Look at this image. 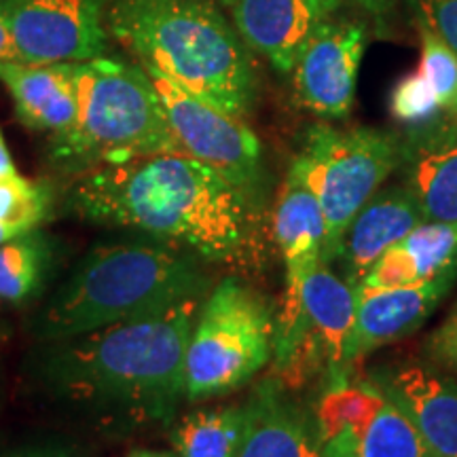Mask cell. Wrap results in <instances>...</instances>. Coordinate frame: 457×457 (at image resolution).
Instances as JSON below:
<instances>
[{
  "instance_id": "cell-35",
  "label": "cell",
  "mask_w": 457,
  "mask_h": 457,
  "mask_svg": "<svg viewBox=\"0 0 457 457\" xmlns=\"http://www.w3.org/2000/svg\"><path fill=\"white\" fill-rule=\"evenodd\" d=\"M15 236H17V233L11 231V228H7V227H3V225H0V244H3V242H7V239L15 237Z\"/></svg>"
},
{
  "instance_id": "cell-21",
  "label": "cell",
  "mask_w": 457,
  "mask_h": 457,
  "mask_svg": "<svg viewBox=\"0 0 457 457\" xmlns=\"http://www.w3.org/2000/svg\"><path fill=\"white\" fill-rule=\"evenodd\" d=\"M322 457H438L403 411L384 400L362 428H352L320 443Z\"/></svg>"
},
{
  "instance_id": "cell-17",
  "label": "cell",
  "mask_w": 457,
  "mask_h": 457,
  "mask_svg": "<svg viewBox=\"0 0 457 457\" xmlns=\"http://www.w3.org/2000/svg\"><path fill=\"white\" fill-rule=\"evenodd\" d=\"M77 66L79 62H0V83L7 87L17 119L28 129L57 136L74 123L79 106Z\"/></svg>"
},
{
  "instance_id": "cell-19",
  "label": "cell",
  "mask_w": 457,
  "mask_h": 457,
  "mask_svg": "<svg viewBox=\"0 0 457 457\" xmlns=\"http://www.w3.org/2000/svg\"><path fill=\"white\" fill-rule=\"evenodd\" d=\"M457 270V222H421L386 250L358 286L396 288Z\"/></svg>"
},
{
  "instance_id": "cell-2",
  "label": "cell",
  "mask_w": 457,
  "mask_h": 457,
  "mask_svg": "<svg viewBox=\"0 0 457 457\" xmlns=\"http://www.w3.org/2000/svg\"><path fill=\"white\" fill-rule=\"evenodd\" d=\"M204 299L205 293L193 295L163 310L54 341L41 362L45 386L131 424H170L187 396V347Z\"/></svg>"
},
{
  "instance_id": "cell-25",
  "label": "cell",
  "mask_w": 457,
  "mask_h": 457,
  "mask_svg": "<svg viewBox=\"0 0 457 457\" xmlns=\"http://www.w3.org/2000/svg\"><path fill=\"white\" fill-rule=\"evenodd\" d=\"M54 210V188L49 182L28 180L21 174L0 176V225L26 233L41 227Z\"/></svg>"
},
{
  "instance_id": "cell-8",
  "label": "cell",
  "mask_w": 457,
  "mask_h": 457,
  "mask_svg": "<svg viewBox=\"0 0 457 457\" xmlns=\"http://www.w3.org/2000/svg\"><path fill=\"white\" fill-rule=\"evenodd\" d=\"M146 72L155 85L182 155L216 170L231 185L242 188L245 195L265 204L262 148L244 119L195 98L163 74Z\"/></svg>"
},
{
  "instance_id": "cell-22",
  "label": "cell",
  "mask_w": 457,
  "mask_h": 457,
  "mask_svg": "<svg viewBox=\"0 0 457 457\" xmlns=\"http://www.w3.org/2000/svg\"><path fill=\"white\" fill-rule=\"evenodd\" d=\"M57 259L55 239L41 227L0 244V301L21 305L43 290Z\"/></svg>"
},
{
  "instance_id": "cell-1",
  "label": "cell",
  "mask_w": 457,
  "mask_h": 457,
  "mask_svg": "<svg viewBox=\"0 0 457 457\" xmlns=\"http://www.w3.org/2000/svg\"><path fill=\"white\" fill-rule=\"evenodd\" d=\"M68 205L85 220L134 228L204 262L248 271L267 256L265 204L182 153L81 171Z\"/></svg>"
},
{
  "instance_id": "cell-23",
  "label": "cell",
  "mask_w": 457,
  "mask_h": 457,
  "mask_svg": "<svg viewBox=\"0 0 457 457\" xmlns=\"http://www.w3.org/2000/svg\"><path fill=\"white\" fill-rule=\"evenodd\" d=\"M245 430V403L199 409L171 428V447L179 457H237Z\"/></svg>"
},
{
  "instance_id": "cell-29",
  "label": "cell",
  "mask_w": 457,
  "mask_h": 457,
  "mask_svg": "<svg viewBox=\"0 0 457 457\" xmlns=\"http://www.w3.org/2000/svg\"><path fill=\"white\" fill-rule=\"evenodd\" d=\"M426 353L434 362L457 375V301L447 318L428 337Z\"/></svg>"
},
{
  "instance_id": "cell-15",
  "label": "cell",
  "mask_w": 457,
  "mask_h": 457,
  "mask_svg": "<svg viewBox=\"0 0 457 457\" xmlns=\"http://www.w3.org/2000/svg\"><path fill=\"white\" fill-rule=\"evenodd\" d=\"M239 37L279 74L293 72L313 30L328 20L320 0H227Z\"/></svg>"
},
{
  "instance_id": "cell-28",
  "label": "cell",
  "mask_w": 457,
  "mask_h": 457,
  "mask_svg": "<svg viewBox=\"0 0 457 457\" xmlns=\"http://www.w3.org/2000/svg\"><path fill=\"white\" fill-rule=\"evenodd\" d=\"M417 24H424L457 55V0H404Z\"/></svg>"
},
{
  "instance_id": "cell-6",
  "label": "cell",
  "mask_w": 457,
  "mask_h": 457,
  "mask_svg": "<svg viewBox=\"0 0 457 457\" xmlns=\"http://www.w3.org/2000/svg\"><path fill=\"white\" fill-rule=\"evenodd\" d=\"M273 303L239 278H225L204 299L187 347V400L225 396L253 381L273 358Z\"/></svg>"
},
{
  "instance_id": "cell-20",
  "label": "cell",
  "mask_w": 457,
  "mask_h": 457,
  "mask_svg": "<svg viewBox=\"0 0 457 457\" xmlns=\"http://www.w3.org/2000/svg\"><path fill=\"white\" fill-rule=\"evenodd\" d=\"M303 313L327 352V375L347 370L343 352L356 320V288L320 261L303 284Z\"/></svg>"
},
{
  "instance_id": "cell-18",
  "label": "cell",
  "mask_w": 457,
  "mask_h": 457,
  "mask_svg": "<svg viewBox=\"0 0 457 457\" xmlns=\"http://www.w3.org/2000/svg\"><path fill=\"white\" fill-rule=\"evenodd\" d=\"M404 187L426 222H457V128L438 121L404 140Z\"/></svg>"
},
{
  "instance_id": "cell-30",
  "label": "cell",
  "mask_w": 457,
  "mask_h": 457,
  "mask_svg": "<svg viewBox=\"0 0 457 457\" xmlns=\"http://www.w3.org/2000/svg\"><path fill=\"white\" fill-rule=\"evenodd\" d=\"M0 457H79L74 451L60 445H32V447L15 449Z\"/></svg>"
},
{
  "instance_id": "cell-33",
  "label": "cell",
  "mask_w": 457,
  "mask_h": 457,
  "mask_svg": "<svg viewBox=\"0 0 457 457\" xmlns=\"http://www.w3.org/2000/svg\"><path fill=\"white\" fill-rule=\"evenodd\" d=\"M17 174V168L11 159V153L7 148V142H4L3 131H0V176H13Z\"/></svg>"
},
{
  "instance_id": "cell-3",
  "label": "cell",
  "mask_w": 457,
  "mask_h": 457,
  "mask_svg": "<svg viewBox=\"0 0 457 457\" xmlns=\"http://www.w3.org/2000/svg\"><path fill=\"white\" fill-rule=\"evenodd\" d=\"M106 28L142 68L195 98L237 119L254 108V54L214 0H112Z\"/></svg>"
},
{
  "instance_id": "cell-10",
  "label": "cell",
  "mask_w": 457,
  "mask_h": 457,
  "mask_svg": "<svg viewBox=\"0 0 457 457\" xmlns=\"http://www.w3.org/2000/svg\"><path fill=\"white\" fill-rule=\"evenodd\" d=\"M367 38L360 21L324 20L295 62L296 102L318 117L345 119L353 106Z\"/></svg>"
},
{
  "instance_id": "cell-9",
  "label": "cell",
  "mask_w": 457,
  "mask_h": 457,
  "mask_svg": "<svg viewBox=\"0 0 457 457\" xmlns=\"http://www.w3.org/2000/svg\"><path fill=\"white\" fill-rule=\"evenodd\" d=\"M17 62L62 64L104 55V0H0Z\"/></svg>"
},
{
  "instance_id": "cell-26",
  "label": "cell",
  "mask_w": 457,
  "mask_h": 457,
  "mask_svg": "<svg viewBox=\"0 0 457 457\" xmlns=\"http://www.w3.org/2000/svg\"><path fill=\"white\" fill-rule=\"evenodd\" d=\"M390 112L396 121L411 125L415 131L432 128L445 112L436 91L428 83L421 71L411 72L394 85L390 96Z\"/></svg>"
},
{
  "instance_id": "cell-11",
  "label": "cell",
  "mask_w": 457,
  "mask_h": 457,
  "mask_svg": "<svg viewBox=\"0 0 457 457\" xmlns=\"http://www.w3.org/2000/svg\"><path fill=\"white\" fill-rule=\"evenodd\" d=\"M327 222L312 188L293 170L279 187L271 214V237L286 267V288L276 328L288 330L303 316V284L320 262Z\"/></svg>"
},
{
  "instance_id": "cell-16",
  "label": "cell",
  "mask_w": 457,
  "mask_h": 457,
  "mask_svg": "<svg viewBox=\"0 0 457 457\" xmlns=\"http://www.w3.org/2000/svg\"><path fill=\"white\" fill-rule=\"evenodd\" d=\"M421 222H426L424 212L407 187L379 188L353 216L341 239L335 259L339 262V276L356 288L375 261Z\"/></svg>"
},
{
  "instance_id": "cell-5",
  "label": "cell",
  "mask_w": 457,
  "mask_h": 457,
  "mask_svg": "<svg viewBox=\"0 0 457 457\" xmlns=\"http://www.w3.org/2000/svg\"><path fill=\"white\" fill-rule=\"evenodd\" d=\"M74 123L51 136V157L74 174L134 157L182 153L148 72L119 57L77 66Z\"/></svg>"
},
{
  "instance_id": "cell-14",
  "label": "cell",
  "mask_w": 457,
  "mask_h": 457,
  "mask_svg": "<svg viewBox=\"0 0 457 457\" xmlns=\"http://www.w3.org/2000/svg\"><path fill=\"white\" fill-rule=\"evenodd\" d=\"M237 457H322L312 409L278 377H267L245 400V430Z\"/></svg>"
},
{
  "instance_id": "cell-31",
  "label": "cell",
  "mask_w": 457,
  "mask_h": 457,
  "mask_svg": "<svg viewBox=\"0 0 457 457\" xmlns=\"http://www.w3.org/2000/svg\"><path fill=\"white\" fill-rule=\"evenodd\" d=\"M0 62H17V54L11 41V32L7 24V15H4L3 3H0Z\"/></svg>"
},
{
  "instance_id": "cell-24",
  "label": "cell",
  "mask_w": 457,
  "mask_h": 457,
  "mask_svg": "<svg viewBox=\"0 0 457 457\" xmlns=\"http://www.w3.org/2000/svg\"><path fill=\"white\" fill-rule=\"evenodd\" d=\"M347 375L350 370L328 373L322 394L313 403L312 413L320 443L352 428H362L384 404V394L369 379L356 381Z\"/></svg>"
},
{
  "instance_id": "cell-27",
  "label": "cell",
  "mask_w": 457,
  "mask_h": 457,
  "mask_svg": "<svg viewBox=\"0 0 457 457\" xmlns=\"http://www.w3.org/2000/svg\"><path fill=\"white\" fill-rule=\"evenodd\" d=\"M417 24V21H415ZM421 41L420 71L436 91L445 114H457V55L424 24H417Z\"/></svg>"
},
{
  "instance_id": "cell-13",
  "label": "cell",
  "mask_w": 457,
  "mask_h": 457,
  "mask_svg": "<svg viewBox=\"0 0 457 457\" xmlns=\"http://www.w3.org/2000/svg\"><path fill=\"white\" fill-rule=\"evenodd\" d=\"M367 379L409 417L438 457H457V384L421 364L377 367Z\"/></svg>"
},
{
  "instance_id": "cell-34",
  "label": "cell",
  "mask_w": 457,
  "mask_h": 457,
  "mask_svg": "<svg viewBox=\"0 0 457 457\" xmlns=\"http://www.w3.org/2000/svg\"><path fill=\"white\" fill-rule=\"evenodd\" d=\"M128 457H179L174 451H151V449H136Z\"/></svg>"
},
{
  "instance_id": "cell-12",
  "label": "cell",
  "mask_w": 457,
  "mask_h": 457,
  "mask_svg": "<svg viewBox=\"0 0 457 457\" xmlns=\"http://www.w3.org/2000/svg\"><path fill=\"white\" fill-rule=\"evenodd\" d=\"M455 282L457 270L428 282L396 288L356 286V320L343 352V369L350 370L369 353L404 339L424 327Z\"/></svg>"
},
{
  "instance_id": "cell-4",
  "label": "cell",
  "mask_w": 457,
  "mask_h": 457,
  "mask_svg": "<svg viewBox=\"0 0 457 457\" xmlns=\"http://www.w3.org/2000/svg\"><path fill=\"white\" fill-rule=\"evenodd\" d=\"M205 288L202 262L182 248L157 239L102 244L57 290L38 320V333L49 341L72 339L204 295Z\"/></svg>"
},
{
  "instance_id": "cell-32",
  "label": "cell",
  "mask_w": 457,
  "mask_h": 457,
  "mask_svg": "<svg viewBox=\"0 0 457 457\" xmlns=\"http://www.w3.org/2000/svg\"><path fill=\"white\" fill-rule=\"evenodd\" d=\"M320 3H322L324 13L330 17L337 9L343 7V4H345V3H358V4H364V7L370 9V11H377V9L384 7L386 0H320Z\"/></svg>"
},
{
  "instance_id": "cell-7",
  "label": "cell",
  "mask_w": 457,
  "mask_h": 457,
  "mask_svg": "<svg viewBox=\"0 0 457 457\" xmlns=\"http://www.w3.org/2000/svg\"><path fill=\"white\" fill-rule=\"evenodd\" d=\"M404 140L379 128H335L316 123L307 129L290 170L312 188L327 222L320 261L333 265L353 216L400 170Z\"/></svg>"
}]
</instances>
